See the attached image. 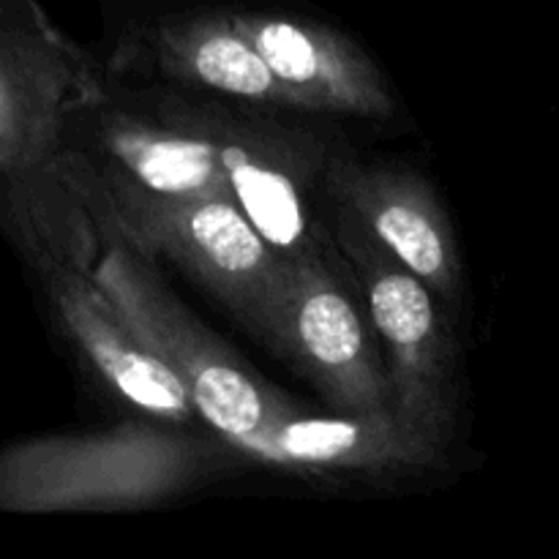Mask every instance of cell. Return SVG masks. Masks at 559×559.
Segmentation results:
<instances>
[{
  "label": "cell",
  "mask_w": 559,
  "mask_h": 559,
  "mask_svg": "<svg viewBox=\"0 0 559 559\" xmlns=\"http://www.w3.org/2000/svg\"><path fill=\"white\" fill-rule=\"evenodd\" d=\"M224 164L229 167L235 194L249 222L254 224L257 235L271 240L273 246L295 243L304 233V216L293 186L278 173L249 164L240 151L224 153Z\"/></svg>",
  "instance_id": "cell-1"
},
{
  "label": "cell",
  "mask_w": 559,
  "mask_h": 559,
  "mask_svg": "<svg viewBox=\"0 0 559 559\" xmlns=\"http://www.w3.org/2000/svg\"><path fill=\"white\" fill-rule=\"evenodd\" d=\"M129 162L151 189L167 194L202 189L216 175L213 151L202 142H136Z\"/></svg>",
  "instance_id": "cell-2"
},
{
  "label": "cell",
  "mask_w": 559,
  "mask_h": 559,
  "mask_svg": "<svg viewBox=\"0 0 559 559\" xmlns=\"http://www.w3.org/2000/svg\"><path fill=\"white\" fill-rule=\"evenodd\" d=\"M194 402L216 429L249 435L262 420L260 393L229 366H207L194 382Z\"/></svg>",
  "instance_id": "cell-3"
},
{
  "label": "cell",
  "mask_w": 559,
  "mask_h": 559,
  "mask_svg": "<svg viewBox=\"0 0 559 559\" xmlns=\"http://www.w3.org/2000/svg\"><path fill=\"white\" fill-rule=\"evenodd\" d=\"M300 338L317 360L344 366L360 353V325L344 298L333 293L314 295L300 309Z\"/></svg>",
  "instance_id": "cell-4"
},
{
  "label": "cell",
  "mask_w": 559,
  "mask_h": 559,
  "mask_svg": "<svg viewBox=\"0 0 559 559\" xmlns=\"http://www.w3.org/2000/svg\"><path fill=\"white\" fill-rule=\"evenodd\" d=\"M191 238L200 249L229 273H243L260 265V235L229 205H205L191 216Z\"/></svg>",
  "instance_id": "cell-5"
},
{
  "label": "cell",
  "mask_w": 559,
  "mask_h": 559,
  "mask_svg": "<svg viewBox=\"0 0 559 559\" xmlns=\"http://www.w3.org/2000/svg\"><path fill=\"white\" fill-rule=\"evenodd\" d=\"M102 364L118 382L120 391L140 407L153 409V413H180L186 407L183 385L162 360L142 353L107 349L102 353Z\"/></svg>",
  "instance_id": "cell-6"
},
{
  "label": "cell",
  "mask_w": 559,
  "mask_h": 559,
  "mask_svg": "<svg viewBox=\"0 0 559 559\" xmlns=\"http://www.w3.org/2000/svg\"><path fill=\"white\" fill-rule=\"evenodd\" d=\"M371 314L391 342L415 347L431 328V300L413 278L391 276L371 289Z\"/></svg>",
  "instance_id": "cell-7"
},
{
  "label": "cell",
  "mask_w": 559,
  "mask_h": 559,
  "mask_svg": "<svg viewBox=\"0 0 559 559\" xmlns=\"http://www.w3.org/2000/svg\"><path fill=\"white\" fill-rule=\"evenodd\" d=\"M202 80L222 91L240 93V96H260L271 87V69L257 52H251L238 38L218 36L200 47L194 58Z\"/></svg>",
  "instance_id": "cell-8"
},
{
  "label": "cell",
  "mask_w": 559,
  "mask_h": 559,
  "mask_svg": "<svg viewBox=\"0 0 559 559\" xmlns=\"http://www.w3.org/2000/svg\"><path fill=\"white\" fill-rule=\"evenodd\" d=\"M377 229H380L382 240L402 257V262H407L420 276H435L442 267L445 251H442L440 238L418 211L399 205L388 207L377 218Z\"/></svg>",
  "instance_id": "cell-9"
},
{
  "label": "cell",
  "mask_w": 559,
  "mask_h": 559,
  "mask_svg": "<svg viewBox=\"0 0 559 559\" xmlns=\"http://www.w3.org/2000/svg\"><path fill=\"white\" fill-rule=\"evenodd\" d=\"M257 44H260V58L265 60L271 74L289 82H309L317 74V66H320L317 52L298 27L273 22V25L262 27Z\"/></svg>",
  "instance_id": "cell-10"
},
{
  "label": "cell",
  "mask_w": 559,
  "mask_h": 559,
  "mask_svg": "<svg viewBox=\"0 0 559 559\" xmlns=\"http://www.w3.org/2000/svg\"><path fill=\"white\" fill-rule=\"evenodd\" d=\"M358 442V429L344 420H300L284 429L282 445L289 456L311 459H333L347 453Z\"/></svg>",
  "instance_id": "cell-11"
}]
</instances>
